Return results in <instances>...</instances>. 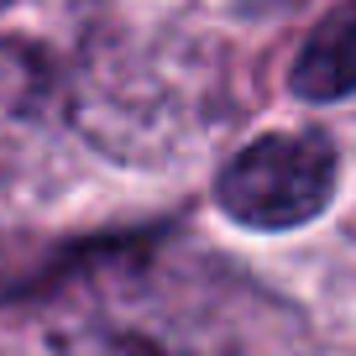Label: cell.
Here are the masks:
<instances>
[{
	"label": "cell",
	"mask_w": 356,
	"mask_h": 356,
	"mask_svg": "<svg viewBox=\"0 0 356 356\" xmlns=\"http://www.w3.org/2000/svg\"><path fill=\"white\" fill-rule=\"evenodd\" d=\"M289 84L299 100H346L356 89V0H341L320 16L289 68Z\"/></svg>",
	"instance_id": "cell-4"
},
{
	"label": "cell",
	"mask_w": 356,
	"mask_h": 356,
	"mask_svg": "<svg viewBox=\"0 0 356 356\" xmlns=\"http://www.w3.org/2000/svg\"><path fill=\"white\" fill-rule=\"evenodd\" d=\"M105 0H0V215L63 194L74 173V84Z\"/></svg>",
	"instance_id": "cell-2"
},
{
	"label": "cell",
	"mask_w": 356,
	"mask_h": 356,
	"mask_svg": "<svg viewBox=\"0 0 356 356\" xmlns=\"http://www.w3.org/2000/svg\"><path fill=\"white\" fill-rule=\"evenodd\" d=\"M225 68L210 42L184 32H121L105 16L74 84V131L126 168H157L210 136Z\"/></svg>",
	"instance_id": "cell-1"
},
{
	"label": "cell",
	"mask_w": 356,
	"mask_h": 356,
	"mask_svg": "<svg viewBox=\"0 0 356 356\" xmlns=\"http://www.w3.org/2000/svg\"><path fill=\"white\" fill-rule=\"evenodd\" d=\"M335 194V147L325 131H273L246 142L215 178V204L252 231H293Z\"/></svg>",
	"instance_id": "cell-3"
}]
</instances>
